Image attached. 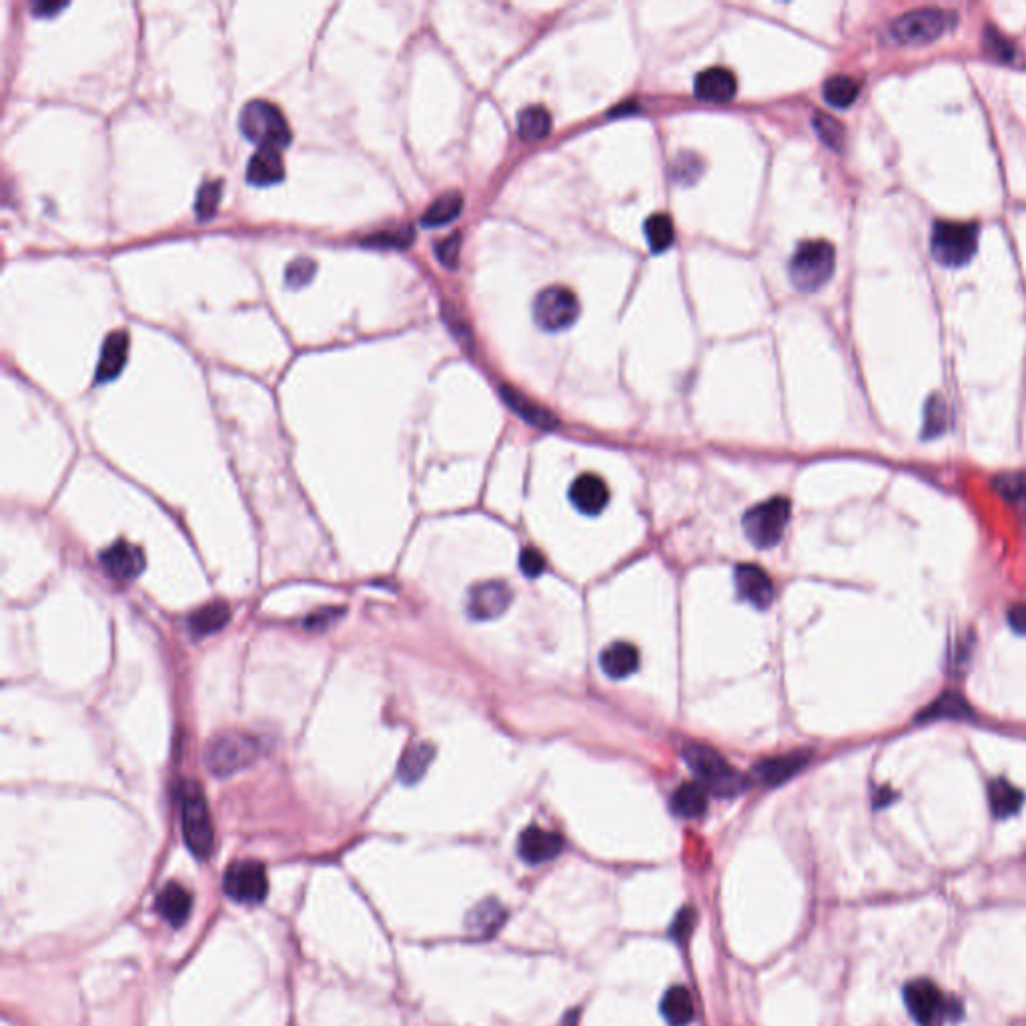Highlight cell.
Returning a JSON list of instances; mask_svg holds the SVG:
<instances>
[{"label":"cell","instance_id":"obj_1","mask_svg":"<svg viewBox=\"0 0 1026 1026\" xmlns=\"http://www.w3.org/2000/svg\"><path fill=\"white\" fill-rule=\"evenodd\" d=\"M834 267L836 251L832 243L824 239L804 241L790 259L788 275L800 293H816L832 279Z\"/></svg>","mask_w":1026,"mask_h":1026},{"label":"cell","instance_id":"obj_2","mask_svg":"<svg viewBox=\"0 0 1026 1026\" xmlns=\"http://www.w3.org/2000/svg\"><path fill=\"white\" fill-rule=\"evenodd\" d=\"M181 830L189 850L197 858L205 860L211 856L215 830L205 792L197 782H187L181 790Z\"/></svg>","mask_w":1026,"mask_h":1026},{"label":"cell","instance_id":"obj_3","mask_svg":"<svg viewBox=\"0 0 1026 1026\" xmlns=\"http://www.w3.org/2000/svg\"><path fill=\"white\" fill-rule=\"evenodd\" d=\"M239 129L257 147L285 149L291 145L293 139L291 127L283 111L265 99L249 101L243 107L239 117Z\"/></svg>","mask_w":1026,"mask_h":1026},{"label":"cell","instance_id":"obj_4","mask_svg":"<svg viewBox=\"0 0 1026 1026\" xmlns=\"http://www.w3.org/2000/svg\"><path fill=\"white\" fill-rule=\"evenodd\" d=\"M956 27V15L944 9H916L890 23V37L902 47H922Z\"/></svg>","mask_w":1026,"mask_h":1026},{"label":"cell","instance_id":"obj_5","mask_svg":"<svg viewBox=\"0 0 1026 1026\" xmlns=\"http://www.w3.org/2000/svg\"><path fill=\"white\" fill-rule=\"evenodd\" d=\"M682 754L706 790H712L716 796L728 798L744 790V776L738 774L716 750L704 744H688Z\"/></svg>","mask_w":1026,"mask_h":1026},{"label":"cell","instance_id":"obj_6","mask_svg":"<svg viewBox=\"0 0 1026 1026\" xmlns=\"http://www.w3.org/2000/svg\"><path fill=\"white\" fill-rule=\"evenodd\" d=\"M904 1002L910 1016L918 1026H944L950 1020H958L962 1006L944 996V992L930 980H912L904 988Z\"/></svg>","mask_w":1026,"mask_h":1026},{"label":"cell","instance_id":"obj_7","mask_svg":"<svg viewBox=\"0 0 1026 1026\" xmlns=\"http://www.w3.org/2000/svg\"><path fill=\"white\" fill-rule=\"evenodd\" d=\"M978 249V227L974 223L938 221L930 235V253L944 267L966 265Z\"/></svg>","mask_w":1026,"mask_h":1026},{"label":"cell","instance_id":"obj_8","mask_svg":"<svg viewBox=\"0 0 1026 1026\" xmlns=\"http://www.w3.org/2000/svg\"><path fill=\"white\" fill-rule=\"evenodd\" d=\"M259 740L251 734L229 730L217 734L207 746V768L215 776H231L259 758Z\"/></svg>","mask_w":1026,"mask_h":1026},{"label":"cell","instance_id":"obj_9","mask_svg":"<svg viewBox=\"0 0 1026 1026\" xmlns=\"http://www.w3.org/2000/svg\"><path fill=\"white\" fill-rule=\"evenodd\" d=\"M790 501L786 497H772L754 505L744 513V534L748 542L760 550L774 548L790 522Z\"/></svg>","mask_w":1026,"mask_h":1026},{"label":"cell","instance_id":"obj_10","mask_svg":"<svg viewBox=\"0 0 1026 1026\" xmlns=\"http://www.w3.org/2000/svg\"><path fill=\"white\" fill-rule=\"evenodd\" d=\"M582 313L578 295L568 287H546L534 301L536 323L550 333L572 327Z\"/></svg>","mask_w":1026,"mask_h":1026},{"label":"cell","instance_id":"obj_11","mask_svg":"<svg viewBox=\"0 0 1026 1026\" xmlns=\"http://www.w3.org/2000/svg\"><path fill=\"white\" fill-rule=\"evenodd\" d=\"M225 894L241 904L263 902L269 892L267 870L257 860H237L223 876Z\"/></svg>","mask_w":1026,"mask_h":1026},{"label":"cell","instance_id":"obj_12","mask_svg":"<svg viewBox=\"0 0 1026 1026\" xmlns=\"http://www.w3.org/2000/svg\"><path fill=\"white\" fill-rule=\"evenodd\" d=\"M511 598V588L505 582H483L471 588L467 598V614L477 622L497 620L509 608Z\"/></svg>","mask_w":1026,"mask_h":1026},{"label":"cell","instance_id":"obj_13","mask_svg":"<svg viewBox=\"0 0 1026 1026\" xmlns=\"http://www.w3.org/2000/svg\"><path fill=\"white\" fill-rule=\"evenodd\" d=\"M564 846H566V842L560 834L550 832L542 826H528L520 834L518 852L524 862L538 866V864H546V862L558 858L562 854Z\"/></svg>","mask_w":1026,"mask_h":1026},{"label":"cell","instance_id":"obj_14","mask_svg":"<svg viewBox=\"0 0 1026 1026\" xmlns=\"http://www.w3.org/2000/svg\"><path fill=\"white\" fill-rule=\"evenodd\" d=\"M145 554L141 552V548L121 540L117 544H113L111 548H107L103 554H101V566L105 568V572L115 578V580H121V582H127V580H135L143 570H145Z\"/></svg>","mask_w":1026,"mask_h":1026},{"label":"cell","instance_id":"obj_15","mask_svg":"<svg viewBox=\"0 0 1026 1026\" xmlns=\"http://www.w3.org/2000/svg\"><path fill=\"white\" fill-rule=\"evenodd\" d=\"M736 588L742 600L754 608H768L774 600V584L770 576L754 564H742L736 568Z\"/></svg>","mask_w":1026,"mask_h":1026},{"label":"cell","instance_id":"obj_16","mask_svg":"<svg viewBox=\"0 0 1026 1026\" xmlns=\"http://www.w3.org/2000/svg\"><path fill=\"white\" fill-rule=\"evenodd\" d=\"M570 499L574 507L586 516H598L610 501V489L600 475L584 473L572 483Z\"/></svg>","mask_w":1026,"mask_h":1026},{"label":"cell","instance_id":"obj_17","mask_svg":"<svg viewBox=\"0 0 1026 1026\" xmlns=\"http://www.w3.org/2000/svg\"><path fill=\"white\" fill-rule=\"evenodd\" d=\"M694 93L706 103H730L738 93L736 75L726 67L706 69L696 77Z\"/></svg>","mask_w":1026,"mask_h":1026},{"label":"cell","instance_id":"obj_18","mask_svg":"<svg viewBox=\"0 0 1026 1026\" xmlns=\"http://www.w3.org/2000/svg\"><path fill=\"white\" fill-rule=\"evenodd\" d=\"M810 756H812L810 752L798 750V752H790L784 756L766 758L756 764L754 774L760 782H764L768 786H780V784L788 782L790 778H794L798 772H802L808 766Z\"/></svg>","mask_w":1026,"mask_h":1026},{"label":"cell","instance_id":"obj_19","mask_svg":"<svg viewBox=\"0 0 1026 1026\" xmlns=\"http://www.w3.org/2000/svg\"><path fill=\"white\" fill-rule=\"evenodd\" d=\"M129 333L127 331H111L103 343L101 359L95 373V383L103 385L121 375L127 359H129Z\"/></svg>","mask_w":1026,"mask_h":1026},{"label":"cell","instance_id":"obj_20","mask_svg":"<svg viewBox=\"0 0 1026 1026\" xmlns=\"http://www.w3.org/2000/svg\"><path fill=\"white\" fill-rule=\"evenodd\" d=\"M155 908L173 928H179L191 916L193 894L179 882H167L157 894Z\"/></svg>","mask_w":1026,"mask_h":1026},{"label":"cell","instance_id":"obj_21","mask_svg":"<svg viewBox=\"0 0 1026 1026\" xmlns=\"http://www.w3.org/2000/svg\"><path fill=\"white\" fill-rule=\"evenodd\" d=\"M285 179L281 149L257 147L247 165V181L257 187H269Z\"/></svg>","mask_w":1026,"mask_h":1026},{"label":"cell","instance_id":"obj_22","mask_svg":"<svg viewBox=\"0 0 1026 1026\" xmlns=\"http://www.w3.org/2000/svg\"><path fill=\"white\" fill-rule=\"evenodd\" d=\"M507 918V912L505 908L493 900V898H487L483 902H479L469 914H467V920H465V928L467 932L477 938V940H487L491 936H495L499 932V928L503 926Z\"/></svg>","mask_w":1026,"mask_h":1026},{"label":"cell","instance_id":"obj_23","mask_svg":"<svg viewBox=\"0 0 1026 1026\" xmlns=\"http://www.w3.org/2000/svg\"><path fill=\"white\" fill-rule=\"evenodd\" d=\"M499 393L503 397V401L516 411L524 421L536 425V427H542V429H552L558 425V419L554 413H550L546 407L534 403L530 397H526L522 391L513 389L511 385H501L499 387Z\"/></svg>","mask_w":1026,"mask_h":1026},{"label":"cell","instance_id":"obj_24","mask_svg":"<svg viewBox=\"0 0 1026 1026\" xmlns=\"http://www.w3.org/2000/svg\"><path fill=\"white\" fill-rule=\"evenodd\" d=\"M600 664L606 676H610L612 680H624L638 670L640 652L636 646L628 642H614L604 650Z\"/></svg>","mask_w":1026,"mask_h":1026},{"label":"cell","instance_id":"obj_25","mask_svg":"<svg viewBox=\"0 0 1026 1026\" xmlns=\"http://www.w3.org/2000/svg\"><path fill=\"white\" fill-rule=\"evenodd\" d=\"M231 618V608L227 602H211L203 608H199L197 612L191 614L189 618V630L195 638H205V636H213L217 634L219 630H223L227 626Z\"/></svg>","mask_w":1026,"mask_h":1026},{"label":"cell","instance_id":"obj_26","mask_svg":"<svg viewBox=\"0 0 1026 1026\" xmlns=\"http://www.w3.org/2000/svg\"><path fill=\"white\" fill-rule=\"evenodd\" d=\"M988 802H990L992 816L996 820H1004V818L1014 816L1020 810L1024 796L1006 778H994L988 784Z\"/></svg>","mask_w":1026,"mask_h":1026},{"label":"cell","instance_id":"obj_27","mask_svg":"<svg viewBox=\"0 0 1026 1026\" xmlns=\"http://www.w3.org/2000/svg\"><path fill=\"white\" fill-rule=\"evenodd\" d=\"M972 716V710L964 696L958 692L940 694L928 708L920 712L916 722H936V720H966Z\"/></svg>","mask_w":1026,"mask_h":1026},{"label":"cell","instance_id":"obj_28","mask_svg":"<svg viewBox=\"0 0 1026 1026\" xmlns=\"http://www.w3.org/2000/svg\"><path fill=\"white\" fill-rule=\"evenodd\" d=\"M672 810L674 814L694 820L700 818L708 810V790L704 784L698 782H686L676 788L672 796Z\"/></svg>","mask_w":1026,"mask_h":1026},{"label":"cell","instance_id":"obj_29","mask_svg":"<svg viewBox=\"0 0 1026 1026\" xmlns=\"http://www.w3.org/2000/svg\"><path fill=\"white\" fill-rule=\"evenodd\" d=\"M660 1010L670 1026H688L694 1020V1000L684 986H672L666 990Z\"/></svg>","mask_w":1026,"mask_h":1026},{"label":"cell","instance_id":"obj_30","mask_svg":"<svg viewBox=\"0 0 1026 1026\" xmlns=\"http://www.w3.org/2000/svg\"><path fill=\"white\" fill-rule=\"evenodd\" d=\"M552 131V113L544 105H532L518 115V135L526 143L542 141Z\"/></svg>","mask_w":1026,"mask_h":1026},{"label":"cell","instance_id":"obj_31","mask_svg":"<svg viewBox=\"0 0 1026 1026\" xmlns=\"http://www.w3.org/2000/svg\"><path fill=\"white\" fill-rule=\"evenodd\" d=\"M461 209H463V197L461 193L457 191H449V193H443L441 197H437L427 209L425 213L421 215V225L423 227H441V225H447L451 221H455L459 215H461Z\"/></svg>","mask_w":1026,"mask_h":1026},{"label":"cell","instance_id":"obj_32","mask_svg":"<svg viewBox=\"0 0 1026 1026\" xmlns=\"http://www.w3.org/2000/svg\"><path fill=\"white\" fill-rule=\"evenodd\" d=\"M433 754H435V750L427 742L409 746L399 762V778L405 784H415L417 780H421V776L429 768V762L433 760Z\"/></svg>","mask_w":1026,"mask_h":1026},{"label":"cell","instance_id":"obj_33","mask_svg":"<svg viewBox=\"0 0 1026 1026\" xmlns=\"http://www.w3.org/2000/svg\"><path fill=\"white\" fill-rule=\"evenodd\" d=\"M860 83L848 75H836V77H830L826 83H824V89H822V95H824V101L834 107V109H848L852 107L858 97H860Z\"/></svg>","mask_w":1026,"mask_h":1026},{"label":"cell","instance_id":"obj_34","mask_svg":"<svg viewBox=\"0 0 1026 1026\" xmlns=\"http://www.w3.org/2000/svg\"><path fill=\"white\" fill-rule=\"evenodd\" d=\"M644 233H646L648 247L654 253H664L666 249L672 247V243L676 239L674 221L666 213H656V215L648 217L646 225H644Z\"/></svg>","mask_w":1026,"mask_h":1026},{"label":"cell","instance_id":"obj_35","mask_svg":"<svg viewBox=\"0 0 1026 1026\" xmlns=\"http://www.w3.org/2000/svg\"><path fill=\"white\" fill-rule=\"evenodd\" d=\"M415 231L409 225L395 227V229H379L367 237L361 239V245L375 247V249H405L413 243Z\"/></svg>","mask_w":1026,"mask_h":1026},{"label":"cell","instance_id":"obj_36","mask_svg":"<svg viewBox=\"0 0 1026 1026\" xmlns=\"http://www.w3.org/2000/svg\"><path fill=\"white\" fill-rule=\"evenodd\" d=\"M948 429V405L940 395H932L924 411V437H938Z\"/></svg>","mask_w":1026,"mask_h":1026},{"label":"cell","instance_id":"obj_37","mask_svg":"<svg viewBox=\"0 0 1026 1026\" xmlns=\"http://www.w3.org/2000/svg\"><path fill=\"white\" fill-rule=\"evenodd\" d=\"M221 197H223V181L221 179L203 183V187L197 193V201H195V213H197L199 221H207L217 213Z\"/></svg>","mask_w":1026,"mask_h":1026},{"label":"cell","instance_id":"obj_38","mask_svg":"<svg viewBox=\"0 0 1026 1026\" xmlns=\"http://www.w3.org/2000/svg\"><path fill=\"white\" fill-rule=\"evenodd\" d=\"M992 485L1006 501H1026V471L1000 473L992 479Z\"/></svg>","mask_w":1026,"mask_h":1026},{"label":"cell","instance_id":"obj_39","mask_svg":"<svg viewBox=\"0 0 1026 1026\" xmlns=\"http://www.w3.org/2000/svg\"><path fill=\"white\" fill-rule=\"evenodd\" d=\"M814 129L818 133V137L822 139V143L830 149H842L844 145V125L834 119L832 115H826V113H816L814 119Z\"/></svg>","mask_w":1026,"mask_h":1026},{"label":"cell","instance_id":"obj_40","mask_svg":"<svg viewBox=\"0 0 1026 1026\" xmlns=\"http://www.w3.org/2000/svg\"><path fill=\"white\" fill-rule=\"evenodd\" d=\"M984 49L990 53L992 59L1002 63H1012L1014 59V45L1004 39L996 29H988L984 37Z\"/></svg>","mask_w":1026,"mask_h":1026},{"label":"cell","instance_id":"obj_41","mask_svg":"<svg viewBox=\"0 0 1026 1026\" xmlns=\"http://www.w3.org/2000/svg\"><path fill=\"white\" fill-rule=\"evenodd\" d=\"M459 251H461V233H451L449 237L441 239L435 245V255L439 263L447 269H455L459 265Z\"/></svg>","mask_w":1026,"mask_h":1026},{"label":"cell","instance_id":"obj_42","mask_svg":"<svg viewBox=\"0 0 1026 1026\" xmlns=\"http://www.w3.org/2000/svg\"><path fill=\"white\" fill-rule=\"evenodd\" d=\"M313 275H315V263L307 257H301L287 267V285H291L293 289L303 287L305 283H309L313 279Z\"/></svg>","mask_w":1026,"mask_h":1026},{"label":"cell","instance_id":"obj_43","mask_svg":"<svg viewBox=\"0 0 1026 1026\" xmlns=\"http://www.w3.org/2000/svg\"><path fill=\"white\" fill-rule=\"evenodd\" d=\"M520 568L528 578H538L546 570V558L534 548H526L520 556Z\"/></svg>","mask_w":1026,"mask_h":1026},{"label":"cell","instance_id":"obj_44","mask_svg":"<svg viewBox=\"0 0 1026 1026\" xmlns=\"http://www.w3.org/2000/svg\"><path fill=\"white\" fill-rule=\"evenodd\" d=\"M694 924H696V914L692 908H682L678 912V916L674 918L672 922V928H670V934L678 940V942H684L692 930H694Z\"/></svg>","mask_w":1026,"mask_h":1026},{"label":"cell","instance_id":"obj_45","mask_svg":"<svg viewBox=\"0 0 1026 1026\" xmlns=\"http://www.w3.org/2000/svg\"><path fill=\"white\" fill-rule=\"evenodd\" d=\"M1008 626L1014 634L1026 636V602H1016L1008 608Z\"/></svg>","mask_w":1026,"mask_h":1026},{"label":"cell","instance_id":"obj_46","mask_svg":"<svg viewBox=\"0 0 1026 1026\" xmlns=\"http://www.w3.org/2000/svg\"><path fill=\"white\" fill-rule=\"evenodd\" d=\"M339 614H341L339 610H321V612H317V614L309 616V620H307V628H309V630H323L327 624L335 622Z\"/></svg>","mask_w":1026,"mask_h":1026},{"label":"cell","instance_id":"obj_47","mask_svg":"<svg viewBox=\"0 0 1026 1026\" xmlns=\"http://www.w3.org/2000/svg\"><path fill=\"white\" fill-rule=\"evenodd\" d=\"M63 9H67V3H51L49 0V3H37L33 7V13L39 19H49V17H55L57 13H61Z\"/></svg>","mask_w":1026,"mask_h":1026},{"label":"cell","instance_id":"obj_48","mask_svg":"<svg viewBox=\"0 0 1026 1026\" xmlns=\"http://www.w3.org/2000/svg\"><path fill=\"white\" fill-rule=\"evenodd\" d=\"M894 798H896V796H894V792H890V790H880V792H878V796H876V806H886V804H888L890 800H894Z\"/></svg>","mask_w":1026,"mask_h":1026}]
</instances>
